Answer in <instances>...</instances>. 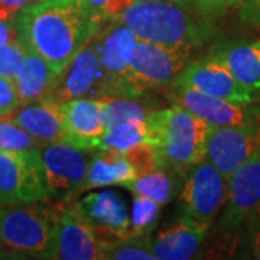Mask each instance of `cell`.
<instances>
[{
    "label": "cell",
    "mask_w": 260,
    "mask_h": 260,
    "mask_svg": "<svg viewBox=\"0 0 260 260\" xmlns=\"http://www.w3.org/2000/svg\"><path fill=\"white\" fill-rule=\"evenodd\" d=\"M239 18L251 28H260V0H243L239 5Z\"/></svg>",
    "instance_id": "cell-33"
},
{
    "label": "cell",
    "mask_w": 260,
    "mask_h": 260,
    "mask_svg": "<svg viewBox=\"0 0 260 260\" xmlns=\"http://www.w3.org/2000/svg\"><path fill=\"white\" fill-rule=\"evenodd\" d=\"M88 2H90V3L93 5L95 9L100 12V9H102L103 6L106 5V2H107V0H88Z\"/></svg>",
    "instance_id": "cell-37"
},
{
    "label": "cell",
    "mask_w": 260,
    "mask_h": 260,
    "mask_svg": "<svg viewBox=\"0 0 260 260\" xmlns=\"http://www.w3.org/2000/svg\"><path fill=\"white\" fill-rule=\"evenodd\" d=\"M227 200V178L205 158L188 169L178 204L182 215L210 229Z\"/></svg>",
    "instance_id": "cell-7"
},
{
    "label": "cell",
    "mask_w": 260,
    "mask_h": 260,
    "mask_svg": "<svg viewBox=\"0 0 260 260\" xmlns=\"http://www.w3.org/2000/svg\"><path fill=\"white\" fill-rule=\"evenodd\" d=\"M130 192L133 195L146 197L158 204H168L175 192V184L174 179L168 175L164 169H156L149 174L140 175L135 182H132L127 186Z\"/></svg>",
    "instance_id": "cell-26"
},
{
    "label": "cell",
    "mask_w": 260,
    "mask_h": 260,
    "mask_svg": "<svg viewBox=\"0 0 260 260\" xmlns=\"http://www.w3.org/2000/svg\"><path fill=\"white\" fill-rule=\"evenodd\" d=\"M10 120L32 135L39 145L64 142L62 103L54 97L20 106Z\"/></svg>",
    "instance_id": "cell-19"
},
{
    "label": "cell",
    "mask_w": 260,
    "mask_h": 260,
    "mask_svg": "<svg viewBox=\"0 0 260 260\" xmlns=\"http://www.w3.org/2000/svg\"><path fill=\"white\" fill-rule=\"evenodd\" d=\"M91 42L99 52L104 75L102 97H112L119 80L132 61L138 37L120 22L107 20Z\"/></svg>",
    "instance_id": "cell-12"
},
{
    "label": "cell",
    "mask_w": 260,
    "mask_h": 260,
    "mask_svg": "<svg viewBox=\"0 0 260 260\" xmlns=\"http://www.w3.org/2000/svg\"><path fill=\"white\" fill-rule=\"evenodd\" d=\"M74 207L91 224L99 239H119L130 234L126 201L114 191H99L75 201Z\"/></svg>",
    "instance_id": "cell-14"
},
{
    "label": "cell",
    "mask_w": 260,
    "mask_h": 260,
    "mask_svg": "<svg viewBox=\"0 0 260 260\" xmlns=\"http://www.w3.org/2000/svg\"><path fill=\"white\" fill-rule=\"evenodd\" d=\"M41 145L37 139L22 129L15 121L0 117V150L3 152H19L37 149Z\"/></svg>",
    "instance_id": "cell-28"
},
{
    "label": "cell",
    "mask_w": 260,
    "mask_h": 260,
    "mask_svg": "<svg viewBox=\"0 0 260 260\" xmlns=\"http://www.w3.org/2000/svg\"><path fill=\"white\" fill-rule=\"evenodd\" d=\"M174 84L243 106L254 102V93L239 83L230 70L213 55L184 65Z\"/></svg>",
    "instance_id": "cell-10"
},
{
    "label": "cell",
    "mask_w": 260,
    "mask_h": 260,
    "mask_svg": "<svg viewBox=\"0 0 260 260\" xmlns=\"http://www.w3.org/2000/svg\"><path fill=\"white\" fill-rule=\"evenodd\" d=\"M162 205L156 201L135 195L130 211V234H150L158 223Z\"/></svg>",
    "instance_id": "cell-27"
},
{
    "label": "cell",
    "mask_w": 260,
    "mask_h": 260,
    "mask_svg": "<svg viewBox=\"0 0 260 260\" xmlns=\"http://www.w3.org/2000/svg\"><path fill=\"white\" fill-rule=\"evenodd\" d=\"M15 23L19 41L62 74L104 20L88 0H34L19 10Z\"/></svg>",
    "instance_id": "cell-1"
},
{
    "label": "cell",
    "mask_w": 260,
    "mask_h": 260,
    "mask_svg": "<svg viewBox=\"0 0 260 260\" xmlns=\"http://www.w3.org/2000/svg\"><path fill=\"white\" fill-rule=\"evenodd\" d=\"M22 106L15 81L0 75V117L12 116Z\"/></svg>",
    "instance_id": "cell-31"
},
{
    "label": "cell",
    "mask_w": 260,
    "mask_h": 260,
    "mask_svg": "<svg viewBox=\"0 0 260 260\" xmlns=\"http://www.w3.org/2000/svg\"><path fill=\"white\" fill-rule=\"evenodd\" d=\"M169 99L174 106L192 113L211 127L237 124L253 117L251 113L246 110L247 106L223 100L177 84H174L172 90L169 91Z\"/></svg>",
    "instance_id": "cell-17"
},
{
    "label": "cell",
    "mask_w": 260,
    "mask_h": 260,
    "mask_svg": "<svg viewBox=\"0 0 260 260\" xmlns=\"http://www.w3.org/2000/svg\"><path fill=\"white\" fill-rule=\"evenodd\" d=\"M198 13L211 19L223 16L229 10L239 8L243 0H188Z\"/></svg>",
    "instance_id": "cell-32"
},
{
    "label": "cell",
    "mask_w": 260,
    "mask_h": 260,
    "mask_svg": "<svg viewBox=\"0 0 260 260\" xmlns=\"http://www.w3.org/2000/svg\"><path fill=\"white\" fill-rule=\"evenodd\" d=\"M249 227V246L251 256L260 260V214L246 224Z\"/></svg>",
    "instance_id": "cell-34"
},
{
    "label": "cell",
    "mask_w": 260,
    "mask_h": 260,
    "mask_svg": "<svg viewBox=\"0 0 260 260\" xmlns=\"http://www.w3.org/2000/svg\"><path fill=\"white\" fill-rule=\"evenodd\" d=\"M103 83L104 75L100 56L90 41L62 71L51 97L59 103L80 97H102Z\"/></svg>",
    "instance_id": "cell-15"
},
{
    "label": "cell",
    "mask_w": 260,
    "mask_h": 260,
    "mask_svg": "<svg viewBox=\"0 0 260 260\" xmlns=\"http://www.w3.org/2000/svg\"><path fill=\"white\" fill-rule=\"evenodd\" d=\"M208 227L182 215L150 239L155 260H188L195 257L204 242Z\"/></svg>",
    "instance_id": "cell-18"
},
{
    "label": "cell",
    "mask_w": 260,
    "mask_h": 260,
    "mask_svg": "<svg viewBox=\"0 0 260 260\" xmlns=\"http://www.w3.org/2000/svg\"><path fill=\"white\" fill-rule=\"evenodd\" d=\"M56 232V210L32 204L0 205V246L16 254L51 259Z\"/></svg>",
    "instance_id": "cell-4"
},
{
    "label": "cell",
    "mask_w": 260,
    "mask_h": 260,
    "mask_svg": "<svg viewBox=\"0 0 260 260\" xmlns=\"http://www.w3.org/2000/svg\"><path fill=\"white\" fill-rule=\"evenodd\" d=\"M221 224L239 229L260 214V149L227 178V200Z\"/></svg>",
    "instance_id": "cell-11"
},
{
    "label": "cell",
    "mask_w": 260,
    "mask_h": 260,
    "mask_svg": "<svg viewBox=\"0 0 260 260\" xmlns=\"http://www.w3.org/2000/svg\"><path fill=\"white\" fill-rule=\"evenodd\" d=\"M38 150L51 197L67 201L81 194L95 149H81L65 142H54L41 145Z\"/></svg>",
    "instance_id": "cell-8"
},
{
    "label": "cell",
    "mask_w": 260,
    "mask_h": 260,
    "mask_svg": "<svg viewBox=\"0 0 260 260\" xmlns=\"http://www.w3.org/2000/svg\"><path fill=\"white\" fill-rule=\"evenodd\" d=\"M260 149V119L211 127L207 143V159L229 178Z\"/></svg>",
    "instance_id": "cell-9"
},
{
    "label": "cell",
    "mask_w": 260,
    "mask_h": 260,
    "mask_svg": "<svg viewBox=\"0 0 260 260\" xmlns=\"http://www.w3.org/2000/svg\"><path fill=\"white\" fill-rule=\"evenodd\" d=\"M51 197L39 150H0V205L42 203Z\"/></svg>",
    "instance_id": "cell-6"
},
{
    "label": "cell",
    "mask_w": 260,
    "mask_h": 260,
    "mask_svg": "<svg viewBox=\"0 0 260 260\" xmlns=\"http://www.w3.org/2000/svg\"><path fill=\"white\" fill-rule=\"evenodd\" d=\"M239 83L253 93L260 91V39L225 41L211 49Z\"/></svg>",
    "instance_id": "cell-20"
},
{
    "label": "cell",
    "mask_w": 260,
    "mask_h": 260,
    "mask_svg": "<svg viewBox=\"0 0 260 260\" xmlns=\"http://www.w3.org/2000/svg\"><path fill=\"white\" fill-rule=\"evenodd\" d=\"M148 121L153 130L165 167L189 169L207 158L211 126L185 109L172 106L150 112Z\"/></svg>",
    "instance_id": "cell-3"
},
{
    "label": "cell",
    "mask_w": 260,
    "mask_h": 260,
    "mask_svg": "<svg viewBox=\"0 0 260 260\" xmlns=\"http://www.w3.org/2000/svg\"><path fill=\"white\" fill-rule=\"evenodd\" d=\"M140 143L158 145L156 136L149 124L148 119L138 124H126L114 129H106L99 142V150H110L116 153H127Z\"/></svg>",
    "instance_id": "cell-23"
},
{
    "label": "cell",
    "mask_w": 260,
    "mask_h": 260,
    "mask_svg": "<svg viewBox=\"0 0 260 260\" xmlns=\"http://www.w3.org/2000/svg\"><path fill=\"white\" fill-rule=\"evenodd\" d=\"M34 0H0V18L15 19L18 12Z\"/></svg>",
    "instance_id": "cell-35"
},
{
    "label": "cell",
    "mask_w": 260,
    "mask_h": 260,
    "mask_svg": "<svg viewBox=\"0 0 260 260\" xmlns=\"http://www.w3.org/2000/svg\"><path fill=\"white\" fill-rule=\"evenodd\" d=\"M117 20L146 41L189 58L211 32L210 19L175 0H135Z\"/></svg>",
    "instance_id": "cell-2"
},
{
    "label": "cell",
    "mask_w": 260,
    "mask_h": 260,
    "mask_svg": "<svg viewBox=\"0 0 260 260\" xmlns=\"http://www.w3.org/2000/svg\"><path fill=\"white\" fill-rule=\"evenodd\" d=\"M188 58L146 41L138 39L127 70L121 75L112 97L138 99L175 80Z\"/></svg>",
    "instance_id": "cell-5"
},
{
    "label": "cell",
    "mask_w": 260,
    "mask_h": 260,
    "mask_svg": "<svg viewBox=\"0 0 260 260\" xmlns=\"http://www.w3.org/2000/svg\"><path fill=\"white\" fill-rule=\"evenodd\" d=\"M150 234H135L119 239H100V260H155Z\"/></svg>",
    "instance_id": "cell-24"
},
{
    "label": "cell",
    "mask_w": 260,
    "mask_h": 260,
    "mask_svg": "<svg viewBox=\"0 0 260 260\" xmlns=\"http://www.w3.org/2000/svg\"><path fill=\"white\" fill-rule=\"evenodd\" d=\"M124 155L130 160V164L136 168L139 177L140 175H145V174H149L152 171L167 168L164 159L160 156L159 149L155 145L140 143V145L135 146V148L129 150L127 153H124Z\"/></svg>",
    "instance_id": "cell-29"
},
{
    "label": "cell",
    "mask_w": 260,
    "mask_h": 260,
    "mask_svg": "<svg viewBox=\"0 0 260 260\" xmlns=\"http://www.w3.org/2000/svg\"><path fill=\"white\" fill-rule=\"evenodd\" d=\"M139 177L136 168L130 164L124 153H116L110 150H94V155L87 169V175L81 186V194L103 186H127Z\"/></svg>",
    "instance_id": "cell-22"
},
{
    "label": "cell",
    "mask_w": 260,
    "mask_h": 260,
    "mask_svg": "<svg viewBox=\"0 0 260 260\" xmlns=\"http://www.w3.org/2000/svg\"><path fill=\"white\" fill-rule=\"evenodd\" d=\"M102 119L106 129H114L126 124H138L148 119L149 110L135 99L102 97Z\"/></svg>",
    "instance_id": "cell-25"
},
{
    "label": "cell",
    "mask_w": 260,
    "mask_h": 260,
    "mask_svg": "<svg viewBox=\"0 0 260 260\" xmlns=\"http://www.w3.org/2000/svg\"><path fill=\"white\" fill-rule=\"evenodd\" d=\"M2 257H6V254H5V250H2V246H0V259Z\"/></svg>",
    "instance_id": "cell-38"
},
{
    "label": "cell",
    "mask_w": 260,
    "mask_h": 260,
    "mask_svg": "<svg viewBox=\"0 0 260 260\" xmlns=\"http://www.w3.org/2000/svg\"><path fill=\"white\" fill-rule=\"evenodd\" d=\"M102 97H80L62 103L64 142L81 149H97L106 132Z\"/></svg>",
    "instance_id": "cell-16"
},
{
    "label": "cell",
    "mask_w": 260,
    "mask_h": 260,
    "mask_svg": "<svg viewBox=\"0 0 260 260\" xmlns=\"http://www.w3.org/2000/svg\"><path fill=\"white\" fill-rule=\"evenodd\" d=\"M175 2H179V3H186V5H189V2H188V0H175Z\"/></svg>",
    "instance_id": "cell-39"
},
{
    "label": "cell",
    "mask_w": 260,
    "mask_h": 260,
    "mask_svg": "<svg viewBox=\"0 0 260 260\" xmlns=\"http://www.w3.org/2000/svg\"><path fill=\"white\" fill-rule=\"evenodd\" d=\"M15 39H19L18 26L15 23V19L0 18V45L8 44Z\"/></svg>",
    "instance_id": "cell-36"
},
{
    "label": "cell",
    "mask_w": 260,
    "mask_h": 260,
    "mask_svg": "<svg viewBox=\"0 0 260 260\" xmlns=\"http://www.w3.org/2000/svg\"><path fill=\"white\" fill-rule=\"evenodd\" d=\"M26 52V47L19 41H10L0 45V75H5L15 81V77Z\"/></svg>",
    "instance_id": "cell-30"
},
{
    "label": "cell",
    "mask_w": 260,
    "mask_h": 260,
    "mask_svg": "<svg viewBox=\"0 0 260 260\" xmlns=\"http://www.w3.org/2000/svg\"><path fill=\"white\" fill-rule=\"evenodd\" d=\"M99 236L74 204L56 210L55 244L51 259L100 260Z\"/></svg>",
    "instance_id": "cell-13"
},
{
    "label": "cell",
    "mask_w": 260,
    "mask_h": 260,
    "mask_svg": "<svg viewBox=\"0 0 260 260\" xmlns=\"http://www.w3.org/2000/svg\"><path fill=\"white\" fill-rule=\"evenodd\" d=\"M59 77L61 74L55 73L42 56L26 48L15 77V85L22 106L51 97L55 91Z\"/></svg>",
    "instance_id": "cell-21"
}]
</instances>
